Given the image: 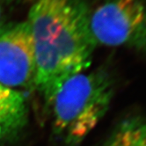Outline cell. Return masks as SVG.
<instances>
[{
  "instance_id": "obj_6",
  "label": "cell",
  "mask_w": 146,
  "mask_h": 146,
  "mask_svg": "<svg viewBox=\"0 0 146 146\" xmlns=\"http://www.w3.org/2000/svg\"><path fill=\"white\" fill-rule=\"evenodd\" d=\"M104 146H146V117L133 115L124 119Z\"/></svg>"
},
{
  "instance_id": "obj_1",
  "label": "cell",
  "mask_w": 146,
  "mask_h": 146,
  "mask_svg": "<svg viewBox=\"0 0 146 146\" xmlns=\"http://www.w3.org/2000/svg\"><path fill=\"white\" fill-rule=\"evenodd\" d=\"M35 56L36 88L47 104L64 83L91 64L97 44L86 0H36L28 19Z\"/></svg>"
},
{
  "instance_id": "obj_4",
  "label": "cell",
  "mask_w": 146,
  "mask_h": 146,
  "mask_svg": "<svg viewBox=\"0 0 146 146\" xmlns=\"http://www.w3.org/2000/svg\"><path fill=\"white\" fill-rule=\"evenodd\" d=\"M35 56L27 21L5 24L0 29V85L19 91L35 88Z\"/></svg>"
},
{
  "instance_id": "obj_8",
  "label": "cell",
  "mask_w": 146,
  "mask_h": 146,
  "mask_svg": "<svg viewBox=\"0 0 146 146\" xmlns=\"http://www.w3.org/2000/svg\"><path fill=\"white\" fill-rule=\"evenodd\" d=\"M4 20H5V18H4V13H3V9L0 6V29L5 25Z\"/></svg>"
},
{
  "instance_id": "obj_2",
  "label": "cell",
  "mask_w": 146,
  "mask_h": 146,
  "mask_svg": "<svg viewBox=\"0 0 146 146\" xmlns=\"http://www.w3.org/2000/svg\"><path fill=\"white\" fill-rule=\"evenodd\" d=\"M113 93L114 80L105 69L67 79L48 104L55 137L65 146H78L106 114Z\"/></svg>"
},
{
  "instance_id": "obj_3",
  "label": "cell",
  "mask_w": 146,
  "mask_h": 146,
  "mask_svg": "<svg viewBox=\"0 0 146 146\" xmlns=\"http://www.w3.org/2000/svg\"><path fill=\"white\" fill-rule=\"evenodd\" d=\"M87 6L89 28L97 45L146 53V0H95L87 1Z\"/></svg>"
},
{
  "instance_id": "obj_5",
  "label": "cell",
  "mask_w": 146,
  "mask_h": 146,
  "mask_svg": "<svg viewBox=\"0 0 146 146\" xmlns=\"http://www.w3.org/2000/svg\"><path fill=\"white\" fill-rule=\"evenodd\" d=\"M27 121L28 108L23 93L0 85V145L15 140Z\"/></svg>"
},
{
  "instance_id": "obj_7",
  "label": "cell",
  "mask_w": 146,
  "mask_h": 146,
  "mask_svg": "<svg viewBox=\"0 0 146 146\" xmlns=\"http://www.w3.org/2000/svg\"><path fill=\"white\" fill-rule=\"evenodd\" d=\"M7 3H28V2H35L36 0H5Z\"/></svg>"
}]
</instances>
